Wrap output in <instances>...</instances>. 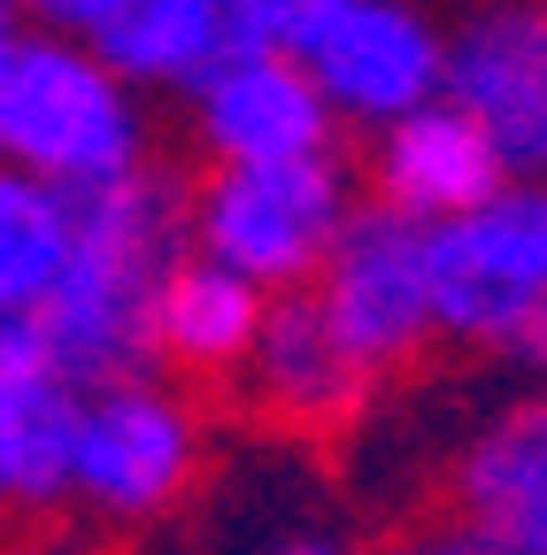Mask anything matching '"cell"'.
Returning a JSON list of instances; mask_svg holds the SVG:
<instances>
[{
    "label": "cell",
    "instance_id": "16",
    "mask_svg": "<svg viewBox=\"0 0 547 555\" xmlns=\"http://www.w3.org/2000/svg\"><path fill=\"white\" fill-rule=\"evenodd\" d=\"M70 240H78L70 193L0 170V332H24L47 309L62 262H70Z\"/></svg>",
    "mask_w": 547,
    "mask_h": 555
},
{
    "label": "cell",
    "instance_id": "1",
    "mask_svg": "<svg viewBox=\"0 0 547 555\" xmlns=\"http://www.w3.org/2000/svg\"><path fill=\"white\" fill-rule=\"evenodd\" d=\"M185 255V185L170 170H131L101 193H78V240L47 309L24 324L39 363L70 386L101 393L123 378H155V294Z\"/></svg>",
    "mask_w": 547,
    "mask_h": 555
},
{
    "label": "cell",
    "instance_id": "19",
    "mask_svg": "<svg viewBox=\"0 0 547 555\" xmlns=\"http://www.w3.org/2000/svg\"><path fill=\"white\" fill-rule=\"evenodd\" d=\"M378 555H502V547L478 540L463 517H417V525H401Z\"/></svg>",
    "mask_w": 547,
    "mask_h": 555
},
{
    "label": "cell",
    "instance_id": "10",
    "mask_svg": "<svg viewBox=\"0 0 547 555\" xmlns=\"http://www.w3.org/2000/svg\"><path fill=\"white\" fill-rule=\"evenodd\" d=\"M447 517L502 555H547V386L486 409L447 455Z\"/></svg>",
    "mask_w": 547,
    "mask_h": 555
},
{
    "label": "cell",
    "instance_id": "12",
    "mask_svg": "<svg viewBox=\"0 0 547 555\" xmlns=\"http://www.w3.org/2000/svg\"><path fill=\"white\" fill-rule=\"evenodd\" d=\"M131 93H200L224 62L255 54L247 0H123V9L86 39Z\"/></svg>",
    "mask_w": 547,
    "mask_h": 555
},
{
    "label": "cell",
    "instance_id": "9",
    "mask_svg": "<svg viewBox=\"0 0 547 555\" xmlns=\"http://www.w3.org/2000/svg\"><path fill=\"white\" fill-rule=\"evenodd\" d=\"M185 131L209 155V170H270V163H316L331 155V108L316 101L309 69L294 54H239L200 93H185Z\"/></svg>",
    "mask_w": 547,
    "mask_h": 555
},
{
    "label": "cell",
    "instance_id": "13",
    "mask_svg": "<svg viewBox=\"0 0 547 555\" xmlns=\"http://www.w3.org/2000/svg\"><path fill=\"white\" fill-rule=\"evenodd\" d=\"M509 178L494 163V147L478 139L447 101L401 116L386 131H370V193L378 208L408 217L417 232H440L455 217H470L478 201H494Z\"/></svg>",
    "mask_w": 547,
    "mask_h": 555
},
{
    "label": "cell",
    "instance_id": "2",
    "mask_svg": "<svg viewBox=\"0 0 547 555\" xmlns=\"http://www.w3.org/2000/svg\"><path fill=\"white\" fill-rule=\"evenodd\" d=\"M0 170L70 201L101 193L147 170V108L86 39L24 24L0 54Z\"/></svg>",
    "mask_w": 547,
    "mask_h": 555
},
{
    "label": "cell",
    "instance_id": "22",
    "mask_svg": "<svg viewBox=\"0 0 547 555\" xmlns=\"http://www.w3.org/2000/svg\"><path fill=\"white\" fill-rule=\"evenodd\" d=\"M539 9H547V0H539Z\"/></svg>",
    "mask_w": 547,
    "mask_h": 555
},
{
    "label": "cell",
    "instance_id": "3",
    "mask_svg": "<svg viewBox=\"0 0 547 555\" xmlns=\"http://www.w3.org/2000/svg\"><path fill=\"white\" fill-rule=\"evenodd\" d=\"M432 332L547 378V185H502L470 217L425 232Z\"/></svg>",
    "mask_w": 547,
    "mask_h": 555
},
{
    "label": "cell",
    "instance_id": "5",
    "mask_svg": "<svg viewBox=\"0 0 547 555\" xmlns=\"http://www.w3.org/2000/svg\"><path fill=\"white\" fill-rule=\"evenodd\" d=\"M209 470V416L162 371L78 393L70 433V509L101 532H147L193 502Z\"/></svg>",
    "mask_w": 547,
    "mask_h": 555
},
{
    "label": "cell",
    "instance_id": "8",
    "mask_svg": "<svg viewBox=\"0 0 547 555\" xmlns=\"http://www.w3.org/2000/svg\"><path fill=\"white\" fill-rule=\"evenodd\" d=\"M316 101L331 124L386 131L440 101V62H447V24L425 0H348L301 54Z\"/></svg>",
    "mask_w": 547,
    "mask_h": 555
},
{
    "label": "cell",
    "instance_id": "20",
    "mask_svg": "<svg viewBox=\"0 0 547 555\" xmlns=\"http://www.w3.org/2000/svg\"><path fill=\"white\" fill-rule=\"evenodd\" d=\"M16 9H31L47 31H62V39H93L123 0H16Z\"/></svg>",
    "mask_w": 547,
    "mask_h": 555
},
{
    "label": "cell",
    "instance_id": "21",
    "mask_svg": "<svg viewBox=\"0 0 547 555\" xmlns=\"http://www.w3.org/2000/svg\"><path fill=\"white\" fill-rule=\"evenodd\" d=\"M16 31H24V9H16V0H0V54H9Z\"/></svg>",
    "mask_w": 547,
    "mask_h": 555
},
{
    "label": "cell",
    "instance_id": "4",
    "mask_svg": "<svg viewBox=\"0 0 547 555\" xmlns=\"http://www.w3.org/2000/svg\"><path fill=\"white\" fill-rule=\"evenodd\" d=\"M355 170L339 155L270 163V170H209L185 193V247L247 278L255 294H309L324 255L355 217Z\"/></svg>",
    "mask_w": 547,
    "mask_h": 555
},
{
    "label": "cell",
    "instance_id": "17",
    "mask_svg": "<svg viewBox=\"0 0 547 555\" xmlns=\"http://www.w3.org/2000/svg\"><path fill=\"white\" fill-rule=\"evenodd\" d=\"M348 0H247V16H255V39L270 47V54H301Z\"/></svg>",
    "mask_w": 547,
    "mask_h": 555
},
{
    "label": "cell",
    "instance_id": "11",
    "mask_svg": "<svg viewBox=\"0 0 547 555\" xmlns=\"http://www.w3.org/2000/svg\"><path fill=\"white\" fill-rule=\"evenodd\" d=\"M239 386H247V409H262L286 433H339L370 393V378L331 339L316 294H278L262 309V332H255V356L239 363Z\"/></svg>",
    "mask_w": 547,
    "mask_h": 555
},
{
    "label": "cell",
    "instance_id": "15",
    "mask_svg": "<svg viewBox=\"0 0 547 555\" xmlns=\"http://www.w3.org/2000/svg\"><path fill=\"white\" fill-rule=\"evenodd\" d=\"M270 294H255L247 278H232L209 255H178L162 294H155V371H193V378H239V363L255 356Z\"/></svg>",
    "mask_w": 547,
    "mask_h": 555
},
{
    "label": "cell",
    "instance_id": "6",
    "mask_svg": "<svg viewBox=\"0 0 547 555\" xmlns=\"http://www.w3.org/2000/svg\"><path fill=\"white\" fill-rule=\"evenodd\" d=\"M440 101L486 139L509 185H547V9L470 0L447 24Z\"/></svg>",
    "mask_w": 547,
    "mask_h": 555
},
{
    "label": "cell",
    "instance_id": "7",
    "mask_svg": "<svg viewBox=\"0 0 547 555\" xmlns=\"http://www.w3.org/2000/svg\"><path fill=\"white\" fill-rule=\"evenodd\" d=\"M316 309L331 324V339L348 347V363L378 386L386 371L417 363L432 332V262H425V232L393 217V208H355L339 247L316 270Z\"/></svg>",
    "mask_w": 547,
    "mask_h": 555
},
{
    "label": "cell",
    "instance_id": "18",
    "mask_svg": "<svg viewBox=\"0 0 547 555\" xmlns=\"http://www.w3.org/2000/svg\"><path fill=\"white\" fill-rule=\"evenodd\" d=\"M239 555H363L355 532H339L331 517H286V525H262Z\"/></svg>",
    "mask_w": 547,
    "mask_h": 555
},
{
    "label": "cell",
    "instance_id": "14",
    "mask_svg": "<svg viewBox=\"0 0 547 555\" xmlns=\"http://www.w3.org/2000/svg\"><path fill=\"white\" fill-rule=\"evenodd\" d=\"M70 433L78 393L39 363L31 332H0V525L70 509Z\"/></svg>",
    "mask_w": 547,
    "mask_h": 555
}]
</instances>
